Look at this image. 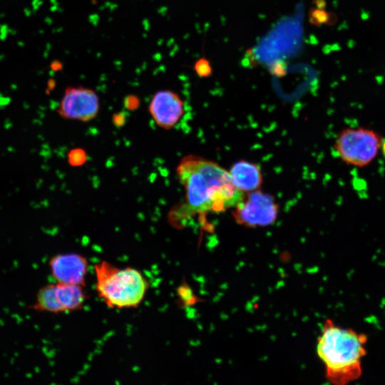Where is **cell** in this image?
<instances>
[{
    "label": "cell",
    "mask_w": 385,
    "mask_h": 385,
    "mask_svg": "<svg viewBox=\"0 0 385 385\" xmlns=\"http://www.w3.org/2000/svg\"><path fill=\"white\" fill-rule=\"evenodd\" d=\"M176 175L185 196L184 202L171 212L173 220L196 214L224 212L234 207L245 195L233 184L228 171L200 156L183 158Z\"/></svg>",
    "instance_id": "1"
},
{
    "label": "cell",
    "mask_w": 385,
    "mask_h": 385,
    "mask_svg": "<svg viewBox=\"0 0 385 385\" xmlns=\"http://www.w3.org/2000/svg\"><path fill=\"white\" fill-rule=\"evenodd\" d=\"M178 292L183 299V301L188 304H193L197 301V299L188 287H185L183 285L182 287H180L178 289Z\"/></svg>",
    "instance_id": "15"
},
{
    "label": "cell",
    "mask_w": 385,
    "mask_h": 385,
    "mask_svg": "<svg viewBox=\"0 0 385 385\" xmlns=\"http://www.w3.org/2000/svg\"><path fill=\"white\" fill-rule=\"evenodd\" d=\"M245 67L255 68L258 65V60L252 48L247 50L241 62Z\"/></svg>",
    "instance_id": "16"
},
{
    "label": "cell",
    "mask_w": 385,
    "mask_h": 385,
    "mask_svg": "<svg viewBox=\"0 0 385 385\" xmlns=\"http://www.w3.org/2000/svg\"><path fill=\"white\" fill-rule=\"evenodd\" d=\"M309 20L312 25L319 26L322 24H334L337 21V18L334 14H332L324 9L314 7L309 11Z\"/></svg>",
    "instance_id": "11"
},
{
    "label": "cell",
    "mask_w": 385,
    "mask_h": 385,
    "mask_svg": "<svg viewBox=\"0 0 385 385\" xmlns=\"http://www.w3.org/2000/svg\"><path fill=\"white\" fill-rule=\"evenodd\" d=\"M96 290L110 308L137 307L143 300L149 282L133 267H118L103 260L94 265Z\"/></svg>",
    "instance_id": "3"
},
{
    "label": "cell",
    "mask_w": 385,
    "mask_h": 385,
    "mask_svg": "<svg viewBox=\"0 0 385 385\" xmlns=\"http://www.w3.org/2000/svg\"><path fill=\"white\" fill-rule=\"evenodd\" d=\"M194 71L201 78H207L212 75V68L208 59L200 58L194 64Z\"/></svg>",
    "instance_id": "12"
},
{
    "label": "cell",
    "mask_w": 385,
    "mask_h": 385,
    "mask_svg": "<svg viewBox=\"0 0 385 385\" xmlns=\"http://www.w3.org/2000/svg\"><path fill=\"white\" fill-rule=\"evenodd\" d=\"M86 299L83 286L55 282L38 289L31 307L39 312L68 313L81 309Z\"/></svg>",
    "instance_id": "5"
},
{
    "label": "cell",
    "mask_w": 385,
    "mask_h": 385,
    "mask_svg": "<svg viewBox=\"0 0 385 385\" xmlns=\"http://www.w3.org/2000/svg\"><path fill=\"white\" fill-rule=\"evenodd\" d=\"M286 62L282 59H277L267 64L269 72L277 78H282L286 76L287 70Z\"/></svg>",
    "instance_id": "13"
},
{
    "label": "cell",
    "mask_w": 385,
    "mask_h": 385,
    "mask_svg": "<svg viewBox=\"0 0 385 385\" xmlns=\"http://www.w3.org/2000/svg\"><path fill=\"white\" fill-rule=\"evenodd\" d=\"M148 111L157 125L168 130L173 128L183 117L184 103L175 92L160 90L153 96Z\"/></svg>",
    "instance_id": "9"
},
{
    "label": "cell",
    "mask_w": 385,
    "mask_h": 385,
    "mask_svg": "<svg viewBox=\"0 0 385 385\" xmlns=\"http://www.w3.org/2000/svg\"><path fill=\"white\" fill-rule=\"evenodd\" d=\"M232 212L235 222L242 226L256 228L273 224L278 215V205L270 194L258 190L248 192Z\"/></svg>",
    "instance_id": "6"
},
{
    "label": "cell",
    "mask_w": 385,
    "mask_h": 385,
    "mask_svg": "<svg viewBox=\"0 0 385 385\" xmlns=\"http://www.w3.org/2000/svg\"><path fill=\"white\" fill-rule=\"evenodd\" d=\"M87 259L78 253H61L48 262L51 275L56 282L84 287L88 272Z\"/></svg>",
    "instance_id": "8"
},
{
    "label": "cell",
    "mask_w": 385,
    "mask_h": 385,
    "mask_svg": "<svg viewBox=\"0 0 385 385\" xmlns=\"http://www.w3.org/2000/svg\"><path fill=\"white\" fill-rule=\"evenodd\" d=\"M367 336L325 320L317 340V353L325 366L327 380L346 385L361 377L362 359L366 354Z\"/></svg>",
    "instance_id": "2"
},
{
    "label": "cell",
    "mask_w": 385,
    "mask_h": 385,
    "mask_svg": "<svg viewBox=\"0 0 385 385\" xmlns=\"http://www.w3.org/2000/svg\"><path fill=\"white\" fill-rule=\"evenodd\" d=\"M317 8L324 9L326 2L324 0H314Z\"/></svg>",
    "instance_id": "17"
},
{
    "label": "cell",
    "mask_w": 385,
    "mask_h": 385,
    "mask_svg": "<svg viewBox=\"0 0 385 385\" xmlns=\"http://www.w3.org/2000/svg\"><path fill=\"white\" fill-rule=\"evenodd\" d=\"M86 155L83 150L75 149L70 151L68 153V162L71 165L77 166L83 164L85 162Z\"/></svg>",
    "instance_id": "14"
},
{
    "label": "cell",
    "mask_w": 385,
    "mask_h": 385,
    "mask_svg": "<svg viewBox=\"0 0 385 385\" xmlns=\"http://www.w3.org/2000/svg\"><path fill=\"white\" fill-rule=\"evenodd\" d=\"M229 173L233 184L243 192L257 190L262 185L261 169L255 163L240 160L232 165Z\"/></svg>",
    "instance_id": "10"
},
{
    "label": "cell",
    "mask_w": 385,
    "mask_h": 385,
    "mask_svg": "<svg viewBox=\"0 0 385 385\" xmlns=\"http://www.w3.org/2000/svg\"><path fill=\"white\" fill-rule=\"evenodd\" d=\"M381 145L379 136L373 130L346 128L337 136L334 148L343 161L362 167L374 159Z\"/></svg>",
    "instance_id": "4"
},
{
    "label": "cell",
    "mask_w": 385,
    "mask_h": 385,
    "mask_svg": "<svg viewBox=\"0 0 385 385\" xmlns=\"http://www.w3.org/2000/svg\"><path fill=\"white\" fill-rule=\"evenodd\" d=\"M100 108L98 94L83 86H68L63 93L57 109L68 120L88 122L96 117Z\"/></svg>",
    "instance_id": "7"
},
{
    "label": "cell",
    "mask_w": 385,
    "mask_h": 385,
    "mask_svg": "<svg viewBox=\"0 0 385 385\" xmlns=\"http://www.w3.org/2000/svg\"><path fill=\"white\" fill-rule=\"evenodd\" d=\"M381 149L384 157L385 158V139L381 143Z\"/></svg>",
    "instance_id": "18"
}]
</instances>
